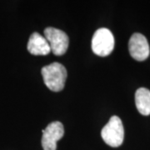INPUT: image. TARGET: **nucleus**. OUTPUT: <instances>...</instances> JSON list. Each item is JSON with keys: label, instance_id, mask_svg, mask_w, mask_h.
Masks as SVG:
<instances>
[{"label": "nucleus", "instance_id": "1", "mask_svg": "<svg viewBox=\"0 0 150 150\" xmlns=\"http://www.w3.org/2000/svg\"><path fill=\"white\" fill-rule=\"evenodd\" d=\"M41 73L45 85L51 91L59 92L64 89L67 79V70L59 63H52L44 66Z\"/></svg>", "mask_w": 150, "mask_h": 150}, {"label": "nucleus", "instance_id": "2", "mask_svg": "<svg viewBox=\"0 0 150 150\" xmlns=\"http://www.w3.org/2000/svg\"><path fill=\"white\" fill-rule=\"evenodd\" d=\"M101 136L108 145L117 148L121 146L124 139V129L122 120L118 116H112L103 128Z\"/></svg>", "mask_w": 150, "mask_h": 150}, {"label": "nucleus", "instance_id": "3", "mask_svg": "<svg viewBox=\"0 0 150 150\" xmlns=\"http://www.w3.org/2000/svg\"><path fill=\"white\" fill-rule=\"evenodd\" d=\"M114 48V38L108 28H98L92 38V50L96 55L106 57L111 54Z\"/></svg>", "mask_w": 150, "mask_h": 150}, {"label": "nucleus", "instance_id": "4", "mask_svg": "<svg viewBox=\"0 0 150 150\" xmlns=\"http://www.w3.org/2000/svg\"><path fill=\"white\" fill-rule=\"evenodd\" d=\"M44 37L49 43L51 52L54 55L61 56L67 52L69 39L64 31L53 27L46 28L44 29Z\"/></svg>", "mask_w": 150, "mask_h": 150}, {"label": "nucleus", "instance_id": "5", "mask_svg": "<svg viewBox=\"0 0 150 150\" xmlns=\"http://www.w3.org/2000/svg\"><path fill=\"white\" fill-rule=\"evenodd\" d=\"M42 147L43 150H56L57 142L60 140L64 134V128L60 122H52L42 130Z\"/></svg>", "mask_w": 150, "mask_h": 150}, {"label": "nucleus", "instance_id": "6", "mask_svg": "<svg viewBox=\"0 0 150 150\" xmlns=\"http://www.w3.org/2000/svg\"><path fill=\"white\" fill-rule=\"evenodd\" d=\"M129 50L132 58L138 61H144L149 56V45L147 38L141 33H134L129 42Z\"/></svg>", "mask_w": 150, "mask_h": 150}, {"label": "nucleus", "instance_id": "7", "mask_svg": "<svg viewBox=\"0 0 150 150\" xmlns=\"http://www.w3.org/2000/svg\"><path fill=\"white\" fill-rule=\"evenodd\" d=\"M27 48L30 54L37 56L47 55L51 52L47 39L38 33H33L31 34L28 42Z\"/></svg>", "mask_w": 150, "mask_h": 150}, {"label": "nucleus", "instance_id": "8", "mask_svg": "<svg viewBox=\"0 0 150 150\" xmlns=\"http://www.w3.org/2000/svg\"><path fill=\"white\" fill-rule=\"evenodd\" d=\"M135 104L138 111L144 116L150 114V91L140 88L135 93Z\"/></svg>", "mask_w": 150, "mask_h": 150}]
</instances>
